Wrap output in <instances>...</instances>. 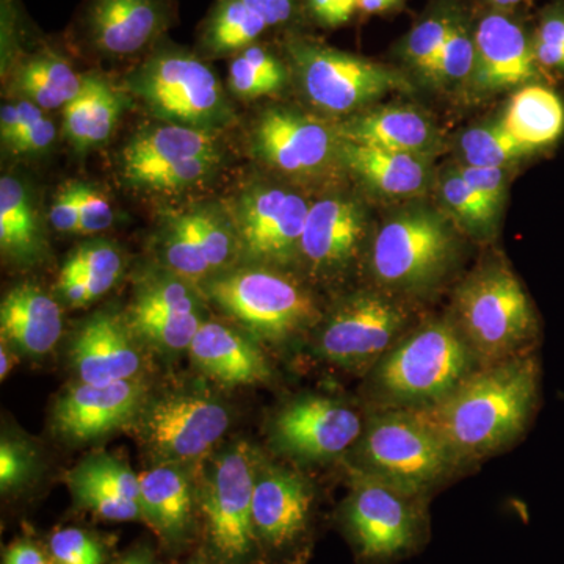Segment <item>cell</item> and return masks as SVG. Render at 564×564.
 <instances>
[{
    "label": "cell",
    "instance_id": "6da1fadb",
    "mask_svg": "<svg viewBox=\"0 0 564 564\" xmlns=\"http://www.w3.org/2000/svg\"><path fill=\"white\" fill-rule=\"evenodd\" d=\"M540 395V362L533 352L475 370L451 395L413 411L459 464L502 451L525 432Z\"/></svg>",
    "mask_w": 564,
    "mask_h": 564
},
{
    "label": "cell",
    "instance_id": "7a4b0ae2",
    "mask_svg": "<svg viewBox=\"0 0 564 564\" xmlns=\"http://www.w3.org/2000/svg\"><path fill=\"white\" fill-rule=\"evenodd\" d=\"M480 367L454 318H437L386 352L373 367L372 389L383 410H421L451 395Z\"/></svg>",
    "mask_w": 564,
    "mask_h": 564
},
{
    "label": "cell",
    "instance_id": "3957f363",
    "mask_svg": "<svg viewBox=\"0 0 564 564\" xmlns=\"http://www.w3.org/2000/svg\"><path fill=\"white\" fill-rule=\"evenodd\" d=\"M452 318L481 366L529 352L540 329L524 285L500 261L484 263L459 285Z\"/></svg>",
    "mask_w": 564,
    "mask_h": 564
},
{
    "label": "cell",
    "instance_id": "277c9868",
    "mask_svg": "<svg viewBox=\"0 0 564 564\" xmlns=\"http://www.w3.org/2000/svg\"><path fill=\"white\" fill-rule=\"evenodd\" d=\"M425 497L352 469L339 525L361 564H392L421 551L429 540Z\"/></svg>",
    "mask_w": 564,
    "mask_h": 564
},
{
    "label": "cell",
    "instance_id": "5b68a950",
    "mask_svg": "<svg viewBox=\"0 0 564 564\" xmlns=\"http://www.w3.org/2000/svg\"><path fill=\"white\" fill-rule=\"evenodd\" d=\"M129 90L169 124L217 132L234 110L214 69L195 52L159 44L128 77Z\"/></svg>",
    "mask_w": 564,
    "mask_h": 564
},
{
    "label": "cell",
    "instance_id": "8992f818",
    "mask_svg": "<svg viewBox=\"0 0 564 564\" xmlns=\"http://www.w3.org/2000/svg\"><path fill=\"white\" fill-rule=\"evenodd\" d=\"M458 256L447 215L415 204L386 220L375 234L370 269L386 293L421 295L447 276Z\"/></svg>",
    "mask_w": 564,
    "mask_h": 564
},
{
    "label": "cell",
    "instance_id": "52a82bcc",
    "mask_svg": "<svg viewBox=\"0 0 564 564\" xmlns=\"http://www.w3.org/2000/svg\"><path fill=\"white\" fill-rule=\"evenodd\" d=\"M258 452L245 443L223 451L203 473L196 508L203 522V549L210 564H258L261 560L252 525Z\"/></svg>",
    "mask_w": 564,
    "mask_h": 564
},
{
    "label": "cell",
    "instance_id": "ba28073f",
    "mask_svg": "<svg viewBox=\"0 0 564 564\" xmlns=\"http://www.w3.org/2000/svg\"><path fill=\"white\" fill-rule=\"evenodd\" d=\"M203 285L207 299L258 343H285L317 318L313 296L272 267L226 270Z\"/></svg>",
    "mask_w": 564,
    "mask_h": 564
},
{
    "label": "cell",
    "instance_id": "9c48e42d",
    "mask_svg": "<svg viewBox=\"0 0 564 564\" xmlns=\"http://www.w3.org/2000/svg\"><path fill=\"white\" fill-rule=\"evenodd\" d=\"M459 466L451 448L410 410H381L364 425L355 469L426 496Z\"/></svg>",
    "mask_w": 564,
    "mask_h": 564
},
{
    "label": "cell",
    "instance_id": "30bf717a",
    "mask_svg": "<svg viewBox=\"0 0 564 564\" xmlns=\"http://www.w3.org/2000/svg\"><path fill=\"white\" fill-rule=\"evenodd\" d=\"M285 52L306 98L329 113H352L391 93L413 90L392 66L302 35L285 41Z\"/></svg>",
    "mask_w": 564,
    "mask_h": 564
},
{
    "label": "cell",
    "instance_id": "8fae6325",
    "mask_svg": "<svg viewBox=\"0 0 564 564\" xmlns=\"http://www.w3.org/2000/svg\"><path fill=\"white\" fill-rule=\"evenodd\" d=\"M315 494L302 475L274 466L258 454L252 489V525L259 551L276 564L310 555Z\"/></svg>",
    "mask_w": 564,
    "mask_h": 564
},
{
    "label": "cell",
    "instance_id": "7c38bea8",
    "mask_svg": "<svg viewBox=\"0 0 564 564\" xmlns=\"http://www.w3.org/2000/svg\"><path fill=\"white\" fill-rule=\"evenodd\" d=\"M408 313L386 292H361L345 299L318 334L317 351L351 372L372 369L399 343Z\"/></svg>",
    "mask_w": 564,
    "mask_h": 564
},
{
    "label": "cell",
    "instance_id": "4fadbf2b",
    "mask_svg": "<svg viewBox=\"0 0 564 564\" xmlns=\"http://www.w3.org/2000/svg\"><path fill=\"white\" fill-rule=\"evenodd\" d=\"M139 421L141 437L159 463L188 466L225 436L231 415L217 397L187 391L166 393L144 404Z\"/></svg>",
    "mask_w": 564,
    "mask_h": 564
},
{
    "label": "cell",
    "instance_id": "5bb4252c",
    "mask_svg": "<svg viewBox=\"0 0 564 564\" xmlns=\"http://www.w3.org/2000/svg\"><path fill=\"white\" fill-rule=\"evenodd\" d=\"M311 203L272 185L242 193L234 209L240 256L252 265L282 269L300 261V245Z\"/></svg>",
    "mask_w": 564,
    "mask_h": 564
},
{
    "label": "cell",
    "instance_id": "9a60e30c",
    "mask_svg": "<svg viewBox=\"0 0 564 564\" xmlns=\"http://www.w3.org/2000/svg\"><path fill=\"white\" fill-rule=\"evenodd\" d=\"M541 74L533 28L516 11L486 9L475 20L474 66L464 85L470 98H488L536 84Z\"/></svg>",
    "mask_w": 564,
    "mask_h": 564
},
{
    "label": "cell",
    "instance_id": "2e32d148",
    "mask_svg": "<svg viewBox=\"0 0 564 564\" xmlns=\"http://www.w3.org/2000/svg\"><path fill=\"white\" fill-rule=\"evenodd\" d=\"M270 430L281 454L304 463H323L358 444L364 423L347 403L307 393L284 404Z\"/></svg>",
    "mask_w": 564,
    "mask_h": 564
},
{
    "label": "cell",
    "instance_id": "e0dca14e",
    "mask_svg": "<svg viewBox=\"0 0 564 564\" xmlns=\"http://www.w3.org/2000/svg\"><path fill=\"white\" fill-rule=\"evenodd\" d=\"M340 137L329 126L299 110L273 107L251 131V150L270 169L295 177L325 172L340 162Z\"/></svg>",
    "mask_w": 564,
    "mask_h": 564
},
{
    "label": "cell",
    "instance_id": "ac0fdd59",
    "mask_svg": "<svg viewBox=\"0 0 564 564\" xmlns=\"http://www.w3.org/2000/svg\"><path fill=\"white\" fill-rule=\"evenodd\" d=\"M147 386L140 378L107 386L77 383L58 397L51 426L68 444H91L140 417Z\"/></svg>",
    "mask_w": 564,
    "mask_h": 564
},
{
    "label": "cell",
    "instance_id": "d6986e66",
    "mask_svg": "<svg viewBox=\"0 0 564 564\" xmlns=\"http://www.w3.org/2000/svg\"><path fill=\"white\" fill-rule=\"evenodd\" d=\"M172 0H88L82 35L104 57L128 58L158 46L173 24Z\"/></svg>",
    "mask_w": 564,
    "mask_h": 564
},
{
    "label": "cell",
    "instance_id": "ffe728a7",
    "mask_svg": "<svg viewBox=\"0 0 564 564\" xmlns=\"http://www.w3.org/2000/svg\"><path fill=\"white\" fill-rule=\"evenodd\" d=\"M367 214L348 196H329L311 204L304 223L300 262L317 276L345 272L361 250Z\"/></svg>",
    "mask_w": 564,
    "mask_h": 564
},
{
    "label": "cell",
    "instance_id": "44dd1931",
    "mask_svg": "<svg viewBox=\"0 0 564 564\" xmlns=\"http://www.w3.org/2000/svg\"><path fill=\"white\" fill-rule=\"evenodd\" d=\"M135 334L117 315L98 313L82 323L69 345V362L80 383L107 386L135 380L143 356Z\"/></svg>",
    "mask_w": 564,
    "mask_h": 564
},
{
    "label": "cell",
    "instance_id": "7402d4cb",
    "mask_svg": "<svg viewBox=\"0 0 564 564\" xmlns=\"http://www.w3.org/2000/svg\"><path fill=\"white\" fill-rule=\"evenodd\" d=\"M185 467L161 463L140 475L143 521L174 552L191 543L195 530L196 489Z\"/></svg>",
    "mask_w": 564,
    "mask_h": 564
},
{
    "label": "cell",
    "instance_id": "603a6c76",
    "mask_svg": "<svg viewBox=\"0 0 564 564\" xmlns=\"http://www.w3.org/2000/svg\"><path fill=\"white\" fill-rule=\"evenodd\" d=\"M188 352L199 372L225 386L258 384L272 378L258 340L221 322H203Z\"/></svg>",
    "mask_w": 564,
    "mask_h": 564
},
{
    "label": "cell",
    "instance_id": "cb8c5ba5",
    "mask_svg": "<svg viewBox=\"0 0 564 564\" xmlns=\"http://www.w3.org/2000/svg\"><path fill=\"white\" fill-rule=\"evenodd\" d=\"M2 343L29 358L54 350L63 333L61 304L32 282L17 285L0 304Z\"/></svg>",
    "mask_w": 564,
    "mask_h": 564
},
{
    "label": "cell",
    "instance_id": "d4e9b609",
    "mask_svg": "<svg viewBox=\"0 0 564 564\" xmlns=\"http://www.w3.org/2000/svg\"><path fill=\"white\" fill-rule=\"evenodd\" d=\"M339 137L378 150L432 159L441 148V135L426 115L413 107H380L355 115L339 128Z\"/></svg>",
    "mask_w": 564,
    "mask_h": 564
},
{
    "label": "cell",
    "instance_id": "484cf974",
    "mask_svg": "<svg viewBox=\"0 0 564 564\" xmlns=\"http://www.w3.org/2000/svg\"><path fill=\"white\" fill-rule=\"evenodd\" d=\"M343 140V139H340ZM340 162L377 195L414 198L429 188L430 159L340 141Z\"/></svg>",
    "mask_w": 564,
    "mask_h": 564
},
{
    "label": "cell",
    "instance_id": "4316f807",
    "mask_svg": "<svg viewBox=\"0 0 564 564\" xmlns=\"http://www.w3.org/2000/svg\"><path fill=\"white\" fill-rule=\"evenodd\" d=\"M221 155L217 132L166 124L144 129L121 152V174L199 158Z\"/></svg>",
    "mask_w": 564,
    "mask_h": 564
},
{
    "label": "cell",
    "instance_id": "83f0119b",
    "mask_svg": "<svg viewBox=\"0 0 564 564\" xmlns=\"http://www.w3.org/2000/svg\"><path fill=\"white\" fill-rule=\"evenodd\" d=\"M0 248L9 261L25 267L43 261L47 251L28 185L7 174L0 180Z\"/></svg>",
    "mask_w": 564,
    "mask_h": 564
},
{
    "label": "cell",
    "instance_id": "f1b7e54d",
    "mask_svg": "<svg viewBox=\"0 0 564 564\" xmlns=\"http://www.w3.org/2000/svg\"><path fill=\"white\" fill-rule=\"evenodd\" d=\"M121 111L120 93L99 74H84L79 95L63 109V131L76 150L101 147L113 133Z\"/></svg>",
    "mask_w": 564,
    "mask_h": 564
},
{
    "label": "cell",
    "instance_id": "f546056e",
    "mask_svg": "<svg viewBox=\"0 0 564 564\" xmlns=\"http://www.w3.org/2000/svg\"><path fill=\"white\" fill-rule=\"evenodd\" d=\"M502 124L533 152L544 150L563 137V99L543 85H525L511 98Z\"/></svg>",
    "mask_w": 564,
    "mask_h": 564
},
{
    "label": "cell",
    "instance_id": "4dcf8cb0",
    "mask_svg": "<svg viewBox=\"0 0 564 564\" xmlns=\"http://www.w3.org/2000/svg\"><path fill=\"white\" fill-rule=\"evenodd\" d=\"M84 74L74 70L65 57L54 51H40L29 55L18 66L13 77L14 90L22 99L43 110L66 106L82 90Z\"/></svg>",
    "mask_w": 564,
    "mask_h": 564
},
{
    "label": "cell",
    "instance_id": "1f68e13d",
    "mask_svg": "<svg viewBox=\"0 0 564 564\" xmlns=\"http://www.w3.org/2000/svg\"><path fill=\"white\" fill-rule=\"evenodd\" d=\"M270 24L243 0H217L199 31V46L212 57L237 55L269 31Z\"/></svg>",
    "mask_w": 564,
    "mask_h": 564
},
{
    "label": "cell",
    "instance_id": "d6a6232c",
    "mask_svg": "<svg viewBox=\"0 0 564 564\" xmlns=\"http://www.w3.org/2000/svg\"><path fill=\"white\" fill-rule=\"evenodd\" d=\"M463 0H433L421 20L397 44V55L411 73L429 79L437 55L454 29L459 14L466 10Z\"/></svg>",
    "mask_w": 564,
    "mask_h": 564
},
{
    "label": "cell",
    "instance_id": "836d02e7",
    "mask_svg": "<svg viewBox=\"0 0 564 564\" xmlns=\"http://www.w3.org/2000/svg\"><path fill=\"white\" fill-rule=\"evenodd\" d=\"M228 82L237 98L251 101L281 91L288 85L289 69L273 51L256 43L234 55Z\"/></svg>",
    "mask_w": 564,
    "mask_h": 564
},
{
    "label": "cell",
    "instance_id": "e575fe53",
    "mask_svg": "<svg viewBox=\"0 0 564 564\" xmlns=\"http://www.w3.org/2000/svg\"><path fill=\"white\" fill-rule=\"evenodd\" d=\"M440 198L447 217L456 228L478 240L491 239L496 234L499 215L494 214L478 193L464 181L458 166L441 176Z\"/></svg>",
    "mask_w": 564,
    "mask_h": 564
},
{
    "label": "cell",
    "instance_id": "d590c367",
    "mask_svg": "<svg viewBox=\"0 0 564 564\" xmlns=\"http://www.w3.org/2000/svg\"><path fill=\"white\" fill-rule=\"evenodd\" d=\"M161 251L163 262L166 263L170 272L192 282H204L212 278L209 263L199 245L193 210L177 212L166 218L163 225Z\"/></svg>",
    "mask_w": 564,
    "mask_h": 564
},
{
    "label": "cell",
    "instance_id": "8d00e7d4",
    "mask_svg": "<svg viewBox=\"0 0 564 564\" xmlns=\"http://www.w3.org/2000/svg\"><path fill=\"white\" fill-rule=\"evenodd\" d=\"M458 150L463 165L480 169H507L510 163L533 154L505 129L502 120L467 129L459 137Z\"/></svg>",
    "mask_w": 564,
    "mask_h": 564
},
{
    "label": "cell",
    "instance_id": "74e56055",
    "mask_svg": "<svg viewBox=\"0 0 564 564\" xmlns=\"http://www.w3.org/2000/svg\"><path fill=\"white\" fill-rule=\"evenodd\" d=\"M193 282L180 274H150L140 282L133 295V313H202V299L193 291Z\"/></svg>",
    "mask_w": 564,
    "mask_h": 564
},
{
    "label": "cell",
    "instance_id": "f35d334b",
    "mask_svg": "<svg viewBox=\"0 0 564 564\" xmlns=\"http://www.w3.org/2000/svg\"><path fill=\"white\" fill-rule=\"evenodd\" d=\"M128 325L135 337L159 351H188L196 333L202 328V313L159 314L129 311Z\"/></svg>",
    "mask_w": 564,
    "mask_h": 564
},
{
    "label": "cell",
    "instance_id": "ab89813d",
    "mask_svg": "<svg viewBox=\"0 0 564 564\" xmlns=\"http://www.w3.org/2000/svg\"><path fill=\"white\" fill-rule=\"evenodd\" d=\"M124 269L121 251L104 240L80 245L66 259L61 274L80 276L87 284L93 302L113 288Z\"/></svg>",
    "mask_w": 564,
    "mask_h": 564
},
{
    "label": "cell",
    "instance_id": "60d3db41",
    "mask_svg": "<svg viewBox=\"0 0 564 564\" xmlns=\"http://www.w3.org/2000/svg\"><path fill=\"white\" fill-rule=\"evenodd\" d=\"M475 20L469 9L463 11L448 33L443 50L434 62L429 84L434 87H464L474 66Z\"/></svg>",
    "mask_w": 564,
    "mask_h": 564
},
{
    "label": "cell",
    "instance_id": "b9f144b4",
    "mask_svg": "<svg viewBox=\"0 0 564 564\" xmlns=\"http://www.w3.org/2000/svg\"><path fill=\"white\" fill-rule=\"evenodd\" d=\"M69 485L91 486L99 491L140 503V475L133 473L128 464L122 463L117 456L93 455L84 459L70 470L66 477Z\"/></svg>",
    "mask_w": 564,
    "mask_h": 564
},
{
    "label": "cell",
    "instance_id": "7bdbcfd3",
    "mask_svg": "<svg viewBox=\"0 0 564 564\" xmlns=\"http://www.w3.org/2000/svg\"><path fill=\"white\" fill-rule=\"evenodd\" d=\"M220 162L221 155H218V158L191 159V161L140 170V172L122 176V180L128 182L131 187L143 192H184L214 176V173L220 166Z\"/></svg>",
    "mask_w": 564,
    "mask_h": 564
},
{
    "label": "cell",
    "instance_id": "ee69618b",
    "mask_svg": "<svg viewBox=\"0 0 564 564\" xmlns=\"http://www.w3.org/2000/svg\"><path fill=\"white\" fill-rule=\"evenodd\" d=\"M192 210L199 245L209 263L212 276L231 270L232 262L240 256L239 237L234 221L210 207Z\"/></svg>",
    "mask_w": 564,
    "mask_h": 564
},
{
    "label": "cell",
    "instance_id": "f6af8a7d",
    "mask_svg": "<svg viewBox=\"0 0 564 564\" xmlns=\"http://www.w3.org/2000/svg\"><path fill=\"white\" fill-rule=\"evenodd\" d=\"M39 448L20 434H2L0 441V491L11 497L31 488L39 478Z\"/></svg>",
    "mask_w": 564,
    "mask_h": 564
},
{
    "label": "cell",
    "instance_id": "bcb514c9",
    "mask_svg": "<svg viewBox=\"0 0 564 564\" xmlns=\"http://www.w3.org/2000/svg\"><path fill=\"white\" fill-rule=\"evenodd\" d=\"M54 564H107L109 545L98 534L79 527L57 529L47 541Z\"/></svg>",
    "mask_w": 564,
    "mask_h": 564
},
{
    "label": "cell",
    "instance_id": "7dc6e473",
    "mask_svg": "<svg viewBox=\"0 0 564 564\" xmlns=\"http://www.w3.org/2000/svg\"><path fill=\"white\" fill-rule=\"evenodd\" d=\"M533 46L543 73L564 74V0H552L533 28Z\"/></svg>",
    "mask_w": 564,
    "mask_h": 564
},
{
    "label": "cell",
    "instance_id": "c3c4849f",
    "mask_svg": "<svg viewBox=\"0 0 564 564\" xmlns=\"http://www.w3.org/2000/svg\"><path fill=\"white\" fill-rule=\"evenodd\" d=\"M79 206V234L106 231L113 225V209L101 192L87 184H76Z\"/></svg>",
    "mask_w": 564,
    "mask_h": 564
},
{
    "label": "cell",
    "instance_id": "681fc988",
    "mask_svg": "<svg viewBox=\"0 0 564 564\" xmlns=\"http://www.w3.org/2000/svg\"><path fill=\"white\" fill-rule=\"evenodd\" d=\"M459 173L464 181L478 193L496 215L503 209L507 198V170L505 169H480V166L459 165Z\"/></svg>",
    "mask_w": 564,
    "mask_h": 564
},
{
    "label": "cell",
    "instance_id": "f907efd6",
    "mask_svg": "<svg viewBox=\"0 0 564 564\" xmlns=\"http://www.w3.org/2000/svg\"><path fill=\"white\" fill-rule=\"evenodd\" d=\"M306 10L321 28H344L358 11V0H306Z\"/></svg>",
    "mask_w": 564,
    "mask_h": 564
},
{
    "label": "cell",
    "instance_id": "816d5d0a",
    "mask_svg": "<svg viewBox=\"0 0 564 564\" xmlns=\"http://www.w3.org/2000/svg\"><path fill=\"white\" fill-rule=\"evenodd\" d=\"M55 135H57V131H55L54 122L43 111L28 128H24L10 150L18 154H40V152L50 150Z\"/></svg>",
    "mask_w": 564,
    "mask_h": 564
},
{
    "label": "cell",
    "instance_id": "f5cc1de1",
    "mask_svg": "<svg viewBox=\"0 0 564 564\" xmlns=\"http://www.w3.org/2000/svg\"><path fill=\"white\" fill-rule=\"evenodd\" d=\"M50 220L61 232H79V206H77L76 184H68L55 196L50 209Z\"/></svg>",
    "mask_w": 564,
    "mask_h": 564
},
{
    "label": "cell",
    "instance_id": "db71d44e",
    "mask_svg": "<svg viewBox=\"0 0 564 564\" xmlns=\"http://www.w3.org/2000/svg\"><path fill=\"white\" fill-rule=\"evenodd\" d=\"M2 564H54L50 552L32 538H18L3 552Z\"/></svg>",
    "mask_w": 564,
    "mask_h": 564
},
{
    "label": "cell",
    "instance_id": "11a10c76",
    "mask_svg": "<svg viewBox=\"0 0 564 564\" xmlns=\"http://www.w3.org/2000/svg\"><path fill=\"white\" fill-rule=\"evenodd\" d=\"M251 9L258 10L270 24V29L284 28L293 20L296 0H243Z\"/></svg>",
    "mask_w": 564,
    "mask_h": 564
},
{
    "label": "cell",
    "instance_id": "9f6ffc18",
    "mask_svg": "<svg viewBox=\"0 0 564 564\" xmlns=\"http://www.w3.org/2000/svg\"><path fill=\"white\" fill-rule=\"evenodd\" d=\"M58 292L62 293L63 300L74 307L87 306V304L93 303L87 284H85L80 276L61 274V278H58Z\"/></svg>",
    "mask_w": 564,
    "mask_h": 564
},
{
    "label": "cell",
    "instance_id": "6f0895ef",
    "mask_svg": "<svg viewBox=\"0 0 564 564\" xmlns=\"http://www.w3.org/2000/svg\"><path fill=\"white\" fill-rule=\"evenodd\" d=\"M22 113L20 102L7 104L0 111V135L6 147H11L21 131Z\"/></svg>",
    "mask_w": 564,
    "mask_h": 564
},
{
    "label": "cell",
    "instance_id": "680465c9",
    "mask_svg": "<svg viewBox=\"0 0 564 564\" xmlns=\"http://www.w3.org/2000/svg\"><path fill=\"white\" fill-rule=\"evenodd\" d=\"M404 0H358V11L364 14H386L402 9Z\"/></svg>",
    "mask_w": 564,
    "mask_h": 564
},
{
    "label": "cell",
    "instance_id": "91938a15",
    "mask_svg": "<svg viewBox=\"0 0 564 564\" xmlns=\"http://www.w3.org/2000/svg\"><path fill=\"white\" fill-rule=\"evenodd\" d=\"M117 564H161L158 556L150 545H137V547L129 549L124 555L118 560Z\"/></svg>",
    "mask_w": 564,
    "mask_h": 564
},
{
    "label": "cell",
    "instance_id": "94428289",
    "mask_svg": "<svg viewBox=\"0 0 564 564\" xmlns=\"http://www.w3.org/2000/svg\"><path fill=\"white\" fill-rule=\"evenodd\" d=\"M17 366V356L13 355V348L2 343V350H0V378L6 380L9 377L13 367Z\"/></svg>",
    "mask_w": 564,
    "mask_h": 564
},
{
    "label": "cell",
    "instance_id": "6125c7cd",
    "mask_svg": "<svg viewBox=\"0 0 564 564\" xmlns=\"http://www.w3.org/2000/svg\"><path fill=\"white\" fill-rule=\"evenodd\" d=\"M485 6L491 10L516 11L519 7L532 2V0H484Z\"/></svg>",
    "mask_w": 564,
    "mask_h": 564
},
{
    "label": "cell",
    "instance_id": "be15d7a7",
    "mask_svg": "<svg viewBox=\"0 0 564 564\" xmlns=\"http://www.w3.org/2000/svg\"><path fill=\"white\" fill-rule=\"evenodd\" d=\"M187 564H210L209 560H207V556L204 555L203 551L196 552L195 555L192 556L191 560H188Z\"/></svg>",
    "mask_w": 564,
    "mask_h": 564
},
{
    "label": "cell",
    "instance_id": "e7e4bbea",
    "mask_svg": "<svg viewBox=\"0 0 564 564\" xmlns=\"http://www.w3.org/2000/svg\"><path fill=\"white\" fill-rule=\"evenodd\" d=\"M307 560H310V555L302 556V558L295 560V562L288 563V564H306Z\"/></svg>",
    "mask_w": 564,
    "mask_h": 564
}]
</instances>
